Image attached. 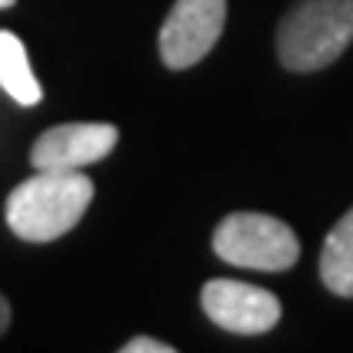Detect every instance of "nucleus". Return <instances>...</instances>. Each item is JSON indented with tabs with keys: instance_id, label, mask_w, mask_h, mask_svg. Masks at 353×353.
<instances>
[{
	"instance_id": "1",
	"label": "nucleus",
	"mask_w": 353,
	"mask_h": 353,
	"mask_svg": "<svg viewBox=\"0 0 353 353\" xmlns=\"http://www.w3.org/2000/svg\"><path fill=\"white\" fill-rule=\"evenodd\" d=\"M95 183L82 170H37L7 196V226L26 242H52L85 216Z\"/></svg>"
},
{
	"instance_id": "2",
	"label": "nucleus",
	"mask_w": 353,
	"mask_h": 353,
	"mask_svg": "<svg viewBox=\"0 0 353 353\" xmlns=\"http://www.w3.org/2000/svg\"><path fill=\"white\" fill-rule=\"evenodd\" d=\"M353 43V0H298L278 26V59L294 72L324 69Z\"/></svg>"
},
{
	"instance_id": "3",
	"label": "nucleus",
	"mask_w": 353,
	"mask_h": 353,
	"mask_svg": "<svg viewBox=\"0 0 353 353\" xmlns=\"http://www.w3.org/2000/svg\"><path fill=\"white\" fill-rule=\"evenodd\" d=\"M216 255L239 268L288 272L298 262V236L288 223L265 213H232L213 232Z\"/></svg>"
},
{
	"instance_id": "4",
	"label": "nucleus",
	"mask_w": 353,
	"mask_h": 353,
	"mask_svg": "<svg viewBox=\"0 0 353 353\" xmlns=\"http://www.w3.org/2000/svg\"><path fill=\"white\" fill-rule=\"evenodd\" d=\"M226 26V0H176L161 26V59L167 69H190L216 46Z\"/></svg>"
},
{
	"instance_id": "5",
	"label": "nucleus",
	"mask_w": 353,
	"mask_h": 353,
	"mask_svg": "<svg viewBox=\"0 0 353 353\" xmlns=\"http://www.w3.org/2000/svg\"><path fill=\"white\" fill-rule=\"evenodd\" d=\"M200 301L206 317L229 334H265L281 321V301L272 291L232 278L206 281Z\"/></svg>"
},
{
	"instance_id": "6",
	"label": "nucleus",
	"mask_w": 353,
	"mask_h": 353,
	"mask_svg": "<svg viewBox=\"0 0 353 353\" xmlns=\"http://www.w3.org/2000/svg\"><path fill=\"white\" fill-rule=\"evenodd\" d=\"M118 144V128L105 121H69L43 131L30 151L37 170H85L99 164Z\"/></svg>"
},
{
	"instance_id": "7",
	"label": "nucleus",
	"mask_w": 353,
	"mask_h": 353,
	"mask_svg": "<svg viewBox=\"0 0 353 353\" xmlns=\"http://www.w3.org/2000/svg\"><path fill=\"white\" fill-rule=\"evenodd\" d=\"M0 88L17 105H39L43 101V85L30 69L23 39L10 30H0Z\"/></svg>"
},
{
	"instance_id": "8",
	"label": "nucleus",
	"mask_w": 353,
	"mask_h": 353,
	"mask_svg": "<svg viewBox=\"0 0 353 353\" xmlns=\"http://www.w3.org/2000/svg\"><path fill=\"white\" fill-rule=\"evenodd\" d=\"M321 281L334 294L353 298V210L330 229L321 249Z\"/></svg>"
},
{
	"instance_id": "9",
	"label": "nucleus",
	"mask_w": 353,
	"mask_h": 353,
	"mask_svg": "<svg viewBox=\"0 0 353 353\" xmlns=\"http://www.w3.org/2000/svg\"><path fill=\"white\" fill-rule=\"evenodd\" d=\"M121 353H174V347L164 341H154V337H134L121 347Z\"/></svg>"
},
{
	"instance_id": "10",
	"label": "nucleus",
	"mask_w": 353,
	"mask_h": 353,
	"mask_svg": "<svg viewBox=\"0 0 353 353\" xmlns=\"http://www.w3.org/2000/svg\"><path fill=\"white\" fill-rule=\"evenodd\" d=\"M10 301H7V298H3V294H0V334H3V330L10 327Z\"/></svg>"
},
{
	"instance_id": "11",
	"label": "nucleus",
	"mask_w": 353,
	"mask_h": 353,
	"mask_svg": "<svg viewBox=\"0 0 353 353\" xmlns=\"http://www.w3.org/2000/svg\"><path fill=\"white\" fill-rule=\"evenodd\" d=\"M13 3H17V0H0V10H3V7H13Z\"/></svg>"
}]
</instances>
